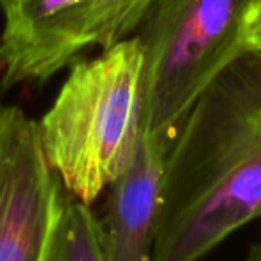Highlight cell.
<instances>
[{"label": "cell", "instance_id": "obj_1", "mask_svg": "<svg viewBox=\"0 0 261 261\" xmlns=\"http://www.w3.org/2000/svg\"><path fill=\"white\" fill-rule=\"evenodd\" d=\"M261 215V48L202 91L172 142L152 261H199Z\"/></svg>", "mask_w": 261, "mask_h": 261}, {"label": "cell", "instance_id": "obj_2", "mask_svg": "<svg viewBox=\"0 0 261 261\" xmlns=\"http://www.w3.org/2000/svg\"><path fill=\"white\" fill-rule=\"evenodd\" d=\"M143 50L138 36L72 65L38 123L63 190L91 206L133 163L142 138Z\"/></svg>", "mask_w": 261, "mask_h": 261}, {"label": "cell", "instance_id": "obj_3", "mask_svg": "<svg viewBox=\"0 0 261 261\" xmlns=\"http://www.w3.org/2000/svg\"><path fill=\"white\" fill-rule=\"evenodd\" d=\"M254 0H161L150 9L143 50L142 133L170 149L202 91L249 45Z\"/></svg>", "mask_w": 261, "mask_h": 261}, {"label": "cell", "instance_id": "obj_4", "mask_svg": "<svg viewBox=\"0 0 261 261\" xmlns=\"http://www.w3.org/2000/svg\"><path fill=\"white\" fill-rule=\"evenodd\" d=\"M65 200L38 123L0 106V261H45Z\"/></svg>", "mask_w": 261, "mask_h": 261}, {"label": "cell", "instance_id": "obj_5", "mask_svg": "<svg viewBox=\"0 0 261 261\" xmlns=\"http://www.w3.org/2000/svg\"><path fill=\"white\" fill-rule=\"evenodd\" d=\"M0 88L41 83L100 45L109 0H2Z\"/></svg>", "mask_w": 261, "mask_h": 261}, {"label": "cell", "instance_id": "obj_6", "mask_svg": "<svg viewBox=\"0 0 261 261\" xmlns=\"http://www.w3.org/2000/svg\"><path fill=\"white\" fill-rule=\"evenodd\" d=\"M167 154L158 136L142 133L130 167L109 186L100 224L106 261H152Z\"/></svg>", "mask_w": 261, "mask_h": 261}, {"label": "cell", "instance_id": "obj_7", "mask_svg": "<svg viewBox=\"0 0 261 261\" xmlns=\"http://www.w3.org/2000/svg\"><path fill=\"white\" fill-rule=\"evenodd\" d=\"M45 261H106L100 222L90 206L79 200H65Z\"/></svg>", "mask_w": 261, "mask_h": 261}, {"label": "cell", "instance_id": "obj_8", "mask_svg": "<svg viewBox=\"0 0 261 261\" xmlns=\"http://www.w3.org/2000/svg\"><path fill=\"white\" fill-rule=\"evenodd\" d=\"M156 2L158 0H109L98 47L108 48L129 38V34L145 20Z\"/></svg>", "mask_w": 261, "mask_h": 261}, {"label": "cell", "instance_id": "obj_9", "mask_svg": "<svg viewBox=\"0 0 261 261\" xmlns=\"http://www.w3.org/2000/svg\"><path fill=\"white\" fill-rule=\"evenodd\" d=\"M247 45L252 48H261V8L256 9L250 16L247 29Z\"/></svg>", "mask_w": 261, "mask_h": 261}, {"label": "cell", "instance_id": "obj_10", "mask_svg": "<svg viewBox=\"0 0 261 261\" xmlns=\"http://www.w3.org/2000/svg\"><path fill=\"white\" fill-rule=\"evenodd\" d=\"M243 261H261V243H256V245L250 247V250L243 257Z\"/></svg>", "mask_w": 261, "mask_h": 261}, {"label": "cell", "instance_id": "obj_11", "mask_svg": "<svg viewBox=\"0 0 261 261\" xmlns=\"http://www.w3.org/2000/svg\"><path fill=\"white\" fill-rule=\"evenodd\" d=\"M261 8V0H254V9H252V13L256 11V9H259Z\"/></svg>", "mask_w": 261, "mask_h": 261}, {"label": "cell", "instance_id": "obj_12", "mask_svg": "<svg viewBox=\"0 0 261 261\" xmlns=\"http://www.w3.org/2000/svg\"><path fill=\"white\" fill-rule=\"evenodd\" d=\"M259 218H261V215H259Z\"/></svg>", "mask_w": 261, "mask_h": 261}, {"label": "cell", "instance_id": "obj_13", "mask_svg": "<svg viewBox=\"0 0 261 261\" xmlns=\"http://www.w3.org/2000/svg\"><path fill=\"white\" fill-rule=\"evenodd\" d=\"M0 2H2V0H0Z\"/></svg>", "mask_w": 261, "mask_h": 261}]
</instances>
